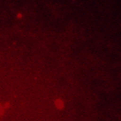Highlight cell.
<instances>
[{"mask_svg": "<svg viewBox=\"0 0 121 121\" xmlns=\"http://www.w3.org/2000/svg\"><path fill=\"white\" fill-rule=\"evenodd\" d=\"M55 105H56V107H57V109H59V110L64 108V103H63V101L60 100V99H57V100L55 101Z\"/></svg>", "mask_w": 121, "mask_h": 121, "instance_id": "1", "label": "cell"}, {"mask_svg": "<svg viewBox=\"0 0 121 121\" xmlns=\"http://www.w3.org/2000/svg\"><path fill=\"white\" fill-rule=\"evenodd\" d=\"M8 106H9V104H8V103H7V104H5V105H4V107L6 108V107H8Z\"/></svg>", "mask_w": 121, "mask_h": 121, "instance_id": "2", "label": "cell"}]
</instances>
